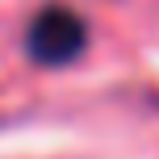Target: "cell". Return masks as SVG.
<instances>
[{
	"mask_svg": "<svg viewBox=\"0 0 159 159\" xmlns=\"http://www.w3.org/2000/svg\"><path fill=\"white\" fill-rule=\"evenodd\" d=\"M88 42V30L84 21L71 13V8H42L38 17L30 21V34H25V50H30L34 63H67L84 50Z\"/></svg>",
	"mask_w": 159,
	"mask_h": 159,
	"instance_id": "cell-1",
	"label": "cell"
}]
</instances>
